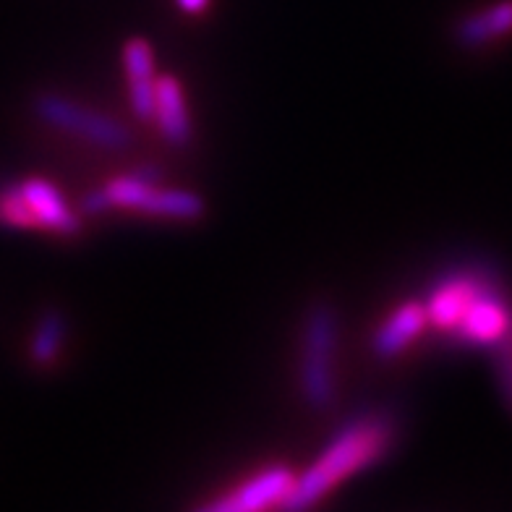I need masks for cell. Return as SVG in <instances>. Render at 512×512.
<instances>
[{"label": "cell", "instance_id": "cell-1", "mask_svg": "<svg viewBox=\"0 0 512 512\" xmlns=\"http://www.w3.org/2000/svg\"><path fill=\"white\" fill-rule=\"evenodd\" d=\"M395 434L398 426L387 413L369 411L345 421L322 455L301 476H296L283 505L285 510L319 505L324 497H330L335 486L379 463L395 445Z\"/></svg>", "mask_w": 512, "mask_h": 512}, {"label": "cell", "instance_id": "cell-2", "mask_svg": "<svg viewBox=\"0 0 512 512\" xmlns=\"http://www.w3.org/2000/svg\"><path fill=\"white\" fill-rule=\"evenodd\" d=\"M84 209L95 215L108 209H131L165 220H199L204 215V202L194 191L162 189L144 176H121L105 183L95 194H89Z\"/></svg>", "mask_w": 512, "mask_h": 512}, {"label": "cell", "instance_id": "cell-3", "mask_svg": "<svg viewBox=\"0 0 512 512\" xmlns=\"http://www.w3.org/2000/svg\"><path fill=\"white\" fill-rule=\"evenodd\" d=\"M337 340L340 324L332 306L317 304L309 311L301 335V395L317 411H327L335 403V366H337Z\"/></svg>", "mask_w": 512, "mask_h": 512}, {"label": "cell", "instance_id": "cell-4", "mask_svg": "<svg viewBox=\"0 0 512 512\" xmlns=\"http://www.w3.org/2000/svg\"><path fill=\"white\" fill-rule=\"evenodd\" d=\"M0 223L21 230H48L58 236L79 233L81 220L66 196L45 178H24L0 191Z\"/></svg>", "mask_w": 512, "mask_h": 512}, {"label": "cell", "instance_id": "cell-5", "mask_svg": "<svg viewBox=\"0 0 512 512\" xmlns=\"http://www.w3.org/2000/svg\"><path fill=\"white\" fill-rule=\"evenodd\" d=\"M37 113H40L42 121L50 123L53 128L79 136L92 147L123 149L131 139L126 126L121 121H115L113 115L61 95H42L37 100Z\"/></svg>", "mask_w": 512, "mask_h": 512}, {"label": "cell", "instance_id": "cell-6", "mask_svg": "<svg viewBox=\"0 0 512 512\" xmlns=\"http://www.w3.org/2000/svg\"><path fill=\"white\" fill-rule=\"evenodd\" d=\"M512 322V304L507 301L505 290L499 288L497 280L484 275L476 296L468 304L465 314L460 317L458 327L450 337L465 345H481V348H494L502 340Z\"/></svg>", "mask_w": 512, "mask_h": 512}, {"label": "cell", "instance_id": "cell-7", "mask_svg": "<svg viewBox=\"0 0 512 512\" xmlns=\"http://www.w3.org/2000/svg\"><path fill=\"white\" fill-rule=\"evenodd\" d=\"M296 473L288 465H270L256 476L238 484L236 489L225 492L220 499H212L204 505L207 512H251L267 510V507H283L293 489Z\"/></svg>", "mask_w": 512, "mask_h": 512}, {"label": "cell", "instance_id": "cell-8", "mask_svg": "<svg viewBox=\"0 0 512 512\" xmlns=\"http://www.w3.org/2000/svg\"><path fill=\"white\" fill-rule=\"evenodd\" d=\"M123 71H126L128 102L139 121H152L155 110V53L144 37H131L123 45Z\"/></svg>", "mask_w": 512, "mask_h": 512}, {"label": "cell", "instance_id": "cell-9", "mask_svg": "<svg viewBox=\"0 0 512 512\" xmlns=\"http://www.w3.org/2000/svg\"><path fill=\"white\" fill-rule=\"evenodd\" d=\"M152 121L157 123L160 134L170 144L183 147V144L191 142L189 105H186V95H183V87L178 84L176 76H157Z\"/></svg>", "mask_w": 512, "mask_h": 512}, {"label": "cell", "instance_id": "cell-10", "mask_svg": "<svg viewBox=\"0 0 512 512\" xmlns=\"http://www.w3.org/2000/svg\"><path fill=\"white\" fill-rule=\"evenodd\" d=\"M429 324L426 309L421 301H405L403 306L392 311L390 317L384 319L382 327L374 332L371 348L379 358H395L416 340L424 327Z\"/></svg>", "mask_w": 512, "mask_h": 512}, {"label": "cell", "instance_id": "cell-11", "mask_svg": "<svg viewBox=\"0 0 512 512\" xmlns=\"http://www.w3.org/2000/svg\"><path fill=\"white\" fill-rule=\"evenodd\" d=\"M458 42L465 48H481L512 34V0H497L458 24Z\"/></svg>", "mask_w": 512, "mask_h": 512}, {"label": "cell", "instance_id": "cell-12", "mask_svg": "<svg viewBox=\"0 0 512 512\" xmlns=\"http://www.w3.org/2000/svg\"><path fill=\"white\" fill-rule=\"evenodd\" d=\"M63 337H66V319L58 311L45 314L32 335V348L29 351H32L34 361L42 366L53 364L63 348Z\"/></svg>", "mask_w": 512, "mask_h": 512}, {"label": "cell", "instance_id": "cell-13", "mask_svg": "<svg viewBox=\"0 0 512 512\" xmlns=\"http://www.w3.org/2000/svg\"><path fill=\"white\" fill-rule=\"evenodd\" d=\"M494 351V364H497V382L499 392H502V400H505L507 411L512 413V322L507 327V332L502 335Z\"/></svg>", "mask_w": 512, "mask_h": 512}, {"label": "cell", "instance_id": "cell-14", "mask_svg": "<svg viewBox=\"0 0 512 512\" xmlns=\"http://www.w3.org/2000/svg\"><path fill=\"white\" fill-rule=\"evenodd\" d=\"M176 3H178V8H181L183 14L199 16V14H204V11H207L212 0H176Z\"/></svg>", "mask_w": 512, "mask_h": 512}]
</instances>
